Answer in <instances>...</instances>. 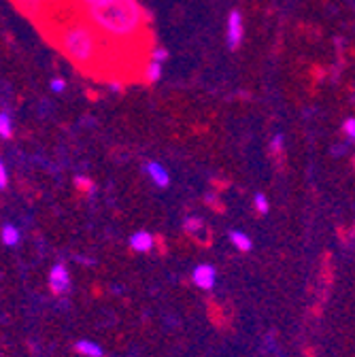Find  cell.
<instances>
[{"label": "cell", "mask_w": 355, "mask_h": 357, "mask_svg": "<svg viewBox=\"0 0 355 357\" xmlns=\"http://www.w3.org/2000/svg\"><path fill=\"white\" fill-rule=\"evenodd\" d=\"M50 87H52V92H54V94H62V92H64V87H66V83H64V79H54Z\"/></svg>", "instance_id": "obj_19"}, {"label": "cell", "mask_w": 355, "mask_h": 357, "mask_svg": "<svg viewBox=\"0 0 355 357\" xmlns=\"http://www.w3.org/2000/svg\"><path fill=\"white\" fill-rule=\"evenodd\" d=\"M75 351L79 355H83V357H103L105 355V349L96 340H90V338L77 340L75 342Z\"/></svg>", "instance_id": "obj_9"}, {"label": "cell", "mask_w": 355, "mask_h": 357, "mask_svg": "<svg viewBox=\"0 0 355 357\" xmlns=\"http://www.w3.org/2000/svg\"><path fill=\"white\" fill-rule=\"evenodd\" d=\"M9 183V176H7V166L0 164V190H7Z\"/></svg>", "instance_id": "obj_20"}, {"label": "cell", "mask_w": 355, "mask_h": 357, "mask_svg": "<svg viewBox=\"0 0 355 357\" xmlns=\"http://www.w3.org/2000/svg\"><path fill=\"white\" fill-rule=\"evenodd\" d=\"M13 5L30 20L47 17L52 13V0H13Z\"/></svg>", "instance_id": "obj_4"}, {"label": "cell", "mask_w": 355, "mask_h": 357, "mask_svg": "<svg viewBox=\"0 0 355 357\" xmlns=\"http://www.w3.org/2000/svg\"><path fill=\"white\" fill-rule=\"evenodd\" d=\"M0 238H3V245L5 247H17L20 245V228L13 226V223H3V228H0Z\"/></svg>", "instance_id": "obj_10"}, {"label": "cell", "mask_w": 355, "mask_h": 357, "mask_svg": "<svg viewBox=\"0 0 355 357\" xmlns=\"http://www.w3.org/2000/svg\"><path fill=\"white\" fill-rule=\"evenodd\" d=\"M192 281L198 289L211 291L217 283V268L213 264H198L192 273Z\"/></svg>", "instance_id": "obj_5"}, {"label": "cell", "mask_w": 355, "mask_h": 357, "mask_svg": "<svg viewBox=\"0 0 355 357\" xmlns=\"http://www.w3.org/2000/svg\"><path fill=\"white\" fill-rule=\"evenodd\" d=\"M83 7H92V5H100V3H107V0H77Z\"/></svg>", "instance_id": "obj_22"}, {"label": "cell", "mask_w": 355, "mask_h": 357, "mask_svg": "<svg viewBox=\"0 0 355 357\" xmlns=\"http://www.w3.org/2000/svg\"><path fill=\"white\" fill-rule=\"evenodd\" d=\"M128 245H130L132 251H137V253H149L153 249V245H156V238H153L151 232L139 230V232H135V234L130 236Z\"/></svg>", "instance_id": "obj_7"}, {"label": "cell", "mask_w": 355, "mask_h": 357, "mask_svg": "<svg viewBox=\"0 0 355 357\" xmlns=\"http://www.w3.org/2000/svg\"><path fill=\"white\" fill-rule=\"evenodd\" d=\"M271 149H273L275 153H281V149H283V137H281V134H277V137L273 139Z\"/></svg>", "instance_id": "obj_21"}, {"label": "cell", "mask_w": 355, "mask_h": 357, "mask_svg": "<svg viewBox=\"0 0 355 357\" xmlns=\"http://www.w3.org/2000/svg\"><path fill=\"white\" fill-rule=\"evenodd\" d=\"M166 58H168V52H166L164 47H156V50L151 52V60H153V62H160V64H162Z\"/></svg>", "instance_id": "obj_18"}, {"label": "cell", "mask_w": 355, "mask_h": 357, "mask_svg": "<svg viewBox=\"0 0 355 357\" xmlns=\"http://www.w3.org/2000/svg\"><path fill=\"white\" fill-rule=\"evenodd\" d=\"M342 128H345V134H347V137L355 141V117H349V119L345 121Z\"/></svg>", "instance_id": "obj_17"}, {"label": "cell", "mask_w": 355, "mask_h": 357, "mask_svg": "<svg viewBox=\"0 0 355 357\" xmlns=\"http://www.w3.org/2000/svg\"><path fill=\"white\" fill-rule=\"evenodd\" d=\"M47 285L56 296L68 294V289H70V273H68V268L64 264H54L52 266L50 277H47Z\"/></svg>", "instance_id": "obj_3"}, {"label": "cell", "mask_w": 355, "mask_h": 357, "mask_svg": "<svg viewBox=\"0 0 355 357\" xmlns=\"http://www.w3.org/2000/svg\"><path fill=\"white\" fill-rule=\"evenodd\" d=\"M243 36H245L243 15H241V11H232L230 17H228V47H230V50L241 47Z\"/></svg>", "instance_id": "obj_6"}, {"label": "cell", "mask_w": 355, "mask_h": 357, "mask_svg": "<svg viewBox=\"0 0 355 357\" xmlns=\"http://www.w3.org/2000/svg\"><path fill=\"white\" fill-rule=\"evenodd\" d=\"M0 137L5 141L13 137V121L7 113H0Z\"/></svg>", "instance_id": "obj_12"}, {"label": "cell", "mask_w": 355, "mask_h": 357, "mask_svg": "<svg viewBox=\"0 0 355 357\" xmlns=\"http://www.w3.org/2000/svg\"><path fill=\"white\" fill-rule=\"evenodd\" d=\"M143 168H145V174L156 183V188H168V185H170V174H168V170H166L162 164H158V162H147Z\"/></svg>", "instance_id": "obj_8"}, {"label": "cell", "mask_w": 355, "mask_h": 357, "mask_svg": "<svg viewBox=\"0 0 355 357\" xmlns=\"http://www.w3.org/2000/svg\"><path fill=\"white\" fill-rule=\"evenodd\" d=\"M160 77H162V64L151 60V62L145 66V79H147L149 83H156V81H160Z\"/></svg>", "instance_id": "obj_13"}, {"label": "cell", "mask_w": 355, "mask_h": 357, "mask_svg": "<svg viewBox=\"0 0 355 357\" xmlns=\"http://www.w3.org/2000/svg\"><path fill=\"white\" fill-rule=\"evenodd\" d=\"M52 36L62 54L79 68H96L103 62L107 40L85 17H64L56 22Z\"/></svg>", "instance_id": "obj_2"}, {"label": "cell", "mask_w": 355, "mask_h": 357, "mask_svg": "<svg viewBox=\"0 0 355 357\" xmlns=\"http://www.w3.org/2000/svg\"><path fill=\"white\" fill-rule=\"evenodd\" d=\"M75 183H77V188L83 190V192H92V190H94V183H92L87 176H77V178H75Z\"/></svg>", "instance_id": "obj_16"}, {"label": "cell", "mask_w": 355, "mask_h": 357, "mask_svg": "<svg viewBox=\"0 0 355 357\" xmlns=\"http://www.w3.org/2000/svg\"><path fill=\"white\" fill-rule=\"evenodd\" d=\"M253 206H255V211L259 213V215H266L271 211V204H269V198H266L262 192H257L255 196H253Z\"/></svg>", "instance_id": "obj_14"}, {"label": "cell", "mask_w": 355, "mask_h": 357, "mask_svg": "<svg viewBox=\"0 0 355 357\" xmlns=\"http://www.w3.org/2000/svg\"><path fill=\"white\" fill-rule=\"evenodd\" d=\"M228 238L234 245V249L241 251V253H249L253 249V241L245 232H241V230H230L228 232Z\"/></svg>", "instance_id": "obj_11"}, {"label": "cell", "mask_w": 355, "mask_h": 357, "mask_svg": "<svg viewBox=\"0 0 355 357\" xmlns=\"http://www.w3.org/2000/svg\"><path fill=\"white\" fill-rule=\"evenodd\" d=\"M83 17L105 38L130 43L147 28V13L139 0H107L100 5L83 7Z\"/></svg>", "instance_id": "obj_1"}, {"label": "cell", "mask_w": 355, "mask_h": 357, "mask_svg": "<svg viewBox=\"0 0 355 357\" xmlns=\"http://www.w3.org/2000/svg\"><path fill=\"white\" fill-rule=\"evenodd\" d=\"M198 230H202V219H198V217H188V221H186V232L192 234V236H196Z\"/></svg>", "instance_id": "obj_15"}]
</instances>
